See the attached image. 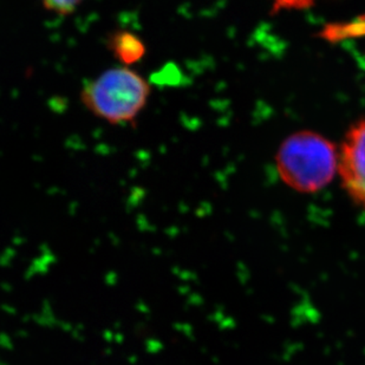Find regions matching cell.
Instances as JSON below:
<instances>
[{
  "mask_svg": "<svg viewBox=\"0 0 365 365\" xmlns=\"http://www.w3.org/2000/svg\"><path fill=\"white\" fill-rule=\"evenodd\" d=\"M312 0H274L276 9L284 7V9H291V7H304L311 5Z\"/></svg>",
  "mask_w": 365,
  "mask_h": 365,
  "instance_id": "8992f818",
  "label": "cell"
},
{
  "mask_svg": "<svg viewBox=\"0 0 365 365\" xmlns=\"http://www.w3.org/2000/svg\"><path fill=\"white\" fill-rule=\"evenodd\" d=\"M152 86L131 66L106 70L81 90L83 106L93 116L113 125L130 124L145 110Z\"/></svg>",
  "mask_w": 365,
  "mask_h": 365,
  "instance_id": "6da1fadb",
  "label": "cell"
},
{
  "mask_svg": "<svg viewBox=\"0 0 365 365\" xmlns=\"http://www.w3.org/2000/svg\"><path fill=\"white\" fill-rule=\"evenodd\" d=\"M338 173L349 197L365 208V118L345 134L338 152Z\"/></svg>",
  "mask_w": 365,
  "mask_h": 365,
  "instance_id": "3957f363",
  "label": "cell"
},
{
  "mask_svg": "<svg viewBox=\"0 0 365 365\" xmlns=\"http://www.w3.org/2000/svg\"><path fill=\"white\" fill-rule=\"evenodd\" d=\"M277 170L289 188L316 193L334 180L338 169L336 145L316 131H297L280 145Z\"/></svg>",
  "mask_w": 365,
  "mask_h": 365,
  "instance_id": "7a4b0ae2",
  "label": "cell"
},
{
  "mask_svg": "<svg viewBox=\"0 0 365 365\" xmlns=\"http://www.w3.org/2000/svg\"><path fill=\"white\" fill-rule=\"evenodd\" d=\"M45 10L58 16H69L82 5L84 0H41Z\"/></svg>",
  "mask_w": 365,
  "mask_h": 365,
  "instance_id": "5b68a950",
  "label": "cell"
},
{
  "mask_svg": "<svg viewBox=\"0 0 365 365\" xmlns=\"http://www.w3.org/2000/svg\"><path fill=\"white\" fill-rule=\"evenodd\" d=\"M107 48L121 66H131L141 62L147 53V46L140 36L128 30H118L107 39Z\"/></svg>",
  "mask_w": 365,
  "mask_h": 365,
  "instance_id": "277c9868",
  "label": "cell"
}]
</instances>
